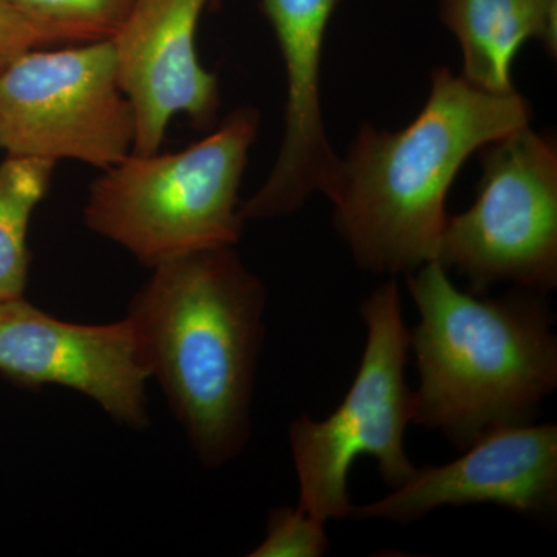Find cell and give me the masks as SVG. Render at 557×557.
Masks as SVG:
<instances>
[{"label":"cell","mask_w":557,"mask_h":557,"mask_svg":"<svg viewBox=\"0 0 557 557\" xmlns=\"http://www.w3.org/2000/svg\"><path fill=\"white\" fill-rule=\"evenodd\" d=\"M57 164L11 156L0 163V302L25 298L32 267L28 231Z\"/></svg>","instance_id":"obj_13"},{"label":"cell","mask_w":557,"mask_h":557,"mask_svg":"<svg viewBox=\"0 0 557 557\" xmlns=\"http://www.w3.org/2000/svg\"><path fill=\"white\" fill-rule=\"evenodd\" d=\"M220 0H134L110 42L121 89L135 112V153L159 152L171 120L186 115L196 129L218 124L220 87L197 51L205 11Z\"/></svg>","instance_id":"obj_10"},{"label":"cell","mask_w":557,"mask_h":557,"mask_svg":"<svg viewBox=\"0 0 557 557\" xmlns=\"http://www.w3.org/2000/svg\"><path fill=\"white\" fill-rule=\"evenodd\" d=\"M496 504L530 518L557 507V426L507 424L491 429L443 467L417 469L388 496L354 507L350 519L410 523L442 507Z\"/></svg>","instance_id":"obj_11"},{"label":"cell","mask_w":557,"mask_h":557,"mask_svg":"<svg viewBox=\"0 0 557 557\" xmlns=\"http://www.w3.org/2000/svg\"><path fill=\"white\" fill-rule=\"evenodd\" d=\"M259 129V110L240 106L188 148L129 153L91 182L84 223L150 270L236 247L245 226L240 186Z\"/></svg>","instance_id":"obj_4"},{"label":"cell","mask_w":557,"mask_h":557,"mask_svg":"<svg viewBox=\"0 0 557 557\" xmlns=\"http://www.w3.org/2000/svg\"><path fill=\"white\" fill-rule=\"evenodd\" d=\"M38 27L60 44L112 39L134 0H13Z\"/></svg>","instance_id":"obj_14"},{"label":"cell","mask_w":557,"mask_h":557,"mask_svg":"<svg viewBox=\"0 0 557 557\" xmlns=\"http://www.w3.org/2000/svg\"><path fill=\"white\" fill-rule=\"evenodd\" d=\"M330 541L325 522L300 508L282 507L271 511L267 534L251 557H321Z\"/></svg>","instance_id":"obj_15"},{"label":"cell","mask_w":557,"mask_h":557,"mask_svg":"<svg viewBox=\"0 0 557 557\" xmlns=\"http://www.w3.org/2000/svg\"><path fill=\"white\" fill-rule=\"evenodd\" d=\"M478 199L448 215L435 256L475 293L497 284L528 292L557 285V148L530 126L480 149Z\"/></svg>","instance_id":"obj_6"},{"label":"cell","mask_w":557,"mask_h":557,"mask_svg":"<svg viewBox=\"0 0 557 557\" xmlns=\"http://www.w3.org/2000/svg\"><path fill=\"white\" fill-rule=\"evenodd\" d=\"M530 121V102L519 91L487 94L438 67L408 126L391 132L362 124L341 159L330 200L359 269L398 276L435 260L458 172L469 157Z\"/></svg>","instance_id":"obj_2"},{"label":"cell","mask_w":557,"mask_h":557,"mask_svg":"<svg viewBox=\"0 0 557 557\" xmlns=\"http://www.w3.org/2000/svg\"><path fill=\"white\" fill-rule=\"evenodd\" d=\"M137 123L112 42L27 51L0 72V149L7 156L104 171L134 152Z\"/></svg>","instance_id":"obj_7"},{"label":"cell","mask_w":557,"mask_h":557,"mask_svg":"<svg viewBox=\"0 0 557 557\" xmlns=\"http://www.w3.org/2000/svg\"><path fill=\"white\" fill-rule=\"evenodd\" d=\"M341 0H260L276 38L285 79L284 137L273 170L255 196L242 201V218L269 220L293 214L314 194L332 200L341 157L325 131L321 67L330 22Z\"/></svg>","instance_id":"obj_9"},{"label":"cell","mask_w":557,"mask_h":557,"mask_svg":"<svg viewBox=\"0 0 557 557\" xmlns=\"http://www.w3.org/2000/svg\"><path fill=\"white\" fill-rule=\"evenodd\" d=\"M420 387L413 423L467 449L491 429L531 423L557 387V339L541 293L479 299L432 260L406 274Z\"/></svg>","instance_id":"obj_3"},{"label":"cell","mask_w":557,"mask_h":557,"mask_svg":"<svg viewBox=\"0 0 557 557\" xmlns=\"http://www.w3.org/2000/svg\"><path fill=\"white\" fill-rule=\"evenodd\" d=\"M0 375L21 387L72 388L127 428L149 421V373L127 318L75 324L25 298L0 302Z\"/></svg>","instance_id":"obj_8"},{"label":"cell","mask_w":557,"mask_h":557,"mask_svg":"<svg viewBox=\"0 0 557 557\" xmlns=\"http://www.w3.org/2000/svg\"><path fill=\"white\" fill-rule=\"evenodd\" d=\"M438 17L460 46L461 78L487 94H511V69L530 40L557 54V0H440Z\"/></svg>","instance_id":"obj_12"},{"label":"cell","mask_w":557,"mask_h":557,"mask_svg":"<svg viewBox=\"0 0 557 557\" xmlns=\"http://www.w3.org/2000/svg\"><path fill=\"white\" fill-rule=\"evenodd\" d=\"M265 285L236 247L153 267L127 309L149 379L159 383L201 465L239 456L252 426Z\"/></svg>","instance_id":"obj_1"},{"label":"cell","mask_w":557,"mask_h":557,"mask_svg":"<svg viewBox=\"0 0 557 557\" xmlns=\"http://www.w3.org/2000/svg\"><path fill=\"white\" fill-rule=\"evenodd\" d=\"M361 317L368 341L346 398L325 420L302 416L289 426L299 507L325 523L350 518L347 479L358 457L375 458L392 490L405 485L418 469L405 448L416 405L405 376L410 332L395 278L364 300Z\"/></svg>","instance_id":"obj_5"},{"label":"cell","mask_w":557,"mask_h":557,"mask_svg":"<svg viewBox=\"0 0 557 557\" xmlns=\"http://www.w3.org/2000/svg\"><path fill=\"white\" fill-rule=\"evenodd\" d=\"M57 44L16 5L0 0V72L27 51L50 49Z\"/></svg>","instance_id":"obj_16"}]
</instances>
